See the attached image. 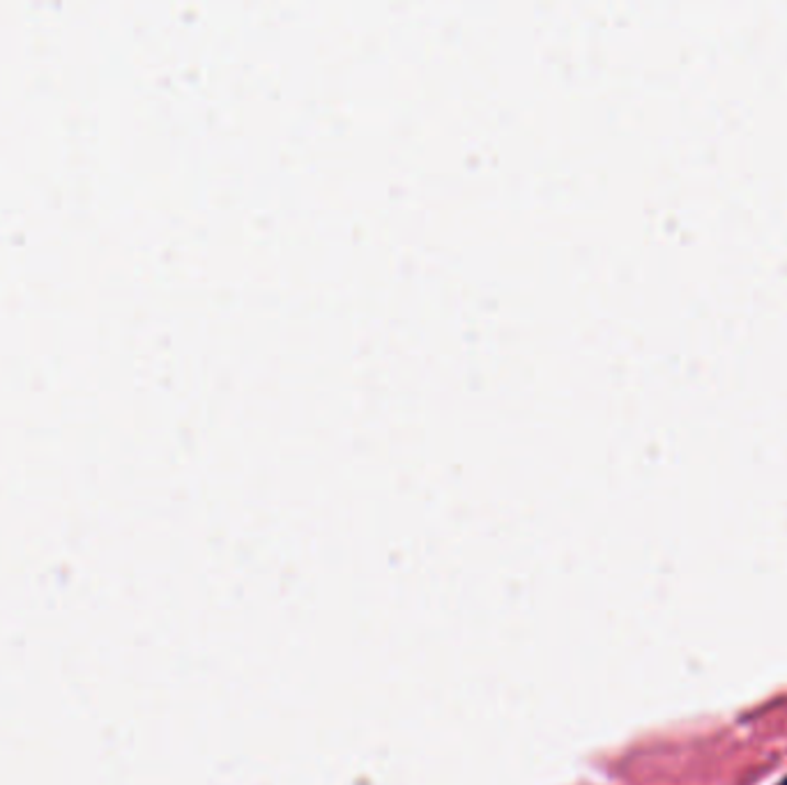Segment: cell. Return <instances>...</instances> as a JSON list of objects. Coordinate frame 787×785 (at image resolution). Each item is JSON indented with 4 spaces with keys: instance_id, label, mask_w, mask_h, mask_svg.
<instances>
[{
    "instance_id": "1",
    "label": "cell",
    "mask_w": 787,
    "mask_h": 785,
    "mask_svg": "<svg viewBox=\"0 0 787 785\" xmlns=\"http://www.w3.org/2000/svg\"><path fill=\"white\" fill-rule=\"evenodd\" d=\"M780 785H787V778H783V781H780Z\"/></svg>"
}]
</instances>
